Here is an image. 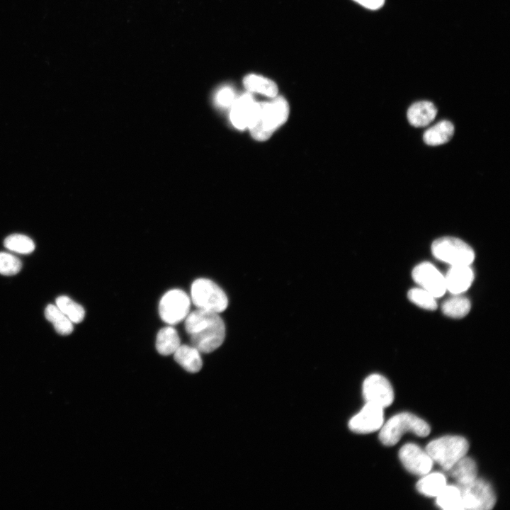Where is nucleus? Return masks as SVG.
<instances>
[{"label": "nucleus", "instance_id": "1", "mask_svg": "<svg viewBox=\"0 0 510 510\" xmlns=\"http://www.w3.org/2000/svg\"><path fill=\"white\" fill-rule=\"evenodd\" d=\"M184 320L191 343L200 352H212L222 344L226 328L220 313L197 309L189 312Z\"/></svg>", "mask_w": 510, "mask_h": 510}, {"label": "nucleus", "instance_id": "2", "mask_svg": "<svg viewBox=\"0 0 510 510\" xmlns=\"http://www.w3.org/2000/svg\"><path fill=\"white\" fill-rule=\"evenodd\" d=\"M289 106L282 96H275L268 102L260 103L257 116L249 128L258 141L268 140L273 132L288 119Z\"/></svg>", "mask_w": 510, "mask_h": 510}, {"label": "nucleus", "instance_id": "3", "mask_svg": "<svg viewBox=\"0 0 510 510\" xmlns=\"http://www.w3.org/2000/svg\"><path fill=\"white\" fill-rule=\"evenodd\" d=\"M379 438L382 444L387 446L396 444L402 436L412 432L418 436L424 437L429 434V425L422 419L408 412L394 415L380 428Z\"/></svg>", "mask_w": 510, "mask_h": 510}, {"label": "nucleus", "instance_id": "4", "mask_svg": "<svg viewBox=\"0 0 510 510\" xmlns=\"http://www.w3.org/2000/svg\"><path fill=\"white\" fill-rule=\"evenodd\" d=\"M468 441L460 436H445L431 441L425 450L443 470H448L458 460L466 455Z\"/></svg>", "mask_w": 510, "mask_h": 510}, {"label": "nucleus", "instance_id": "5", "mask_svg": "<svg viewBox=\"0 0 510 510\" xmlns=\"http://www.w3.org/2000/svg\"><path fill=\"white\" fill-rule=\"evenodd\" d=\"M191 296L197 309L220 313L228 306L226 293L210 279L198 278L193 281L191 288Z\"/></svg>", "mask_w": 510, "mask_h": 510}, {"label": "nucleus", "instance_id": "6", "mask_svg": "<svg viewBox=\"0 0 510 510\" xmlns=\"http://www.w3.org/2000/svg\"><path fill=\"white\" fill-rule=\"evenodd\" d=\"M434 256L440 261L455 265H470L475 259L473 249L460 239L443 237L436 239L431 246Z\"/></svg>", "mask_w": 510, "mask_h": 510}, {"label": "nucleus", "instance_id": "7", "mask_svg": "<svg viewBox=\"0 0 510 510\" xmlns=\"http://www.w3.org/2000/svg\"><path fill=\"white\" fill-rule=\"evenodd\" d=\"M456 485L460 491L463 509L489 510L494 506V492L484 480L476 478L470 483Z\"/></svg>", "mask_w": 510, "mask_h": 510}, {"label": "nucleus", "instance_id": "8", "mask_svg": "<svg viewBox=\"0 0 510 510\" xmlns=\"http://www.w3.org/2000/svg\"><path fill=\"white\" fill-rule=\"evenodd\" d=\"M190 305V298L184 291L179 289L171 290L160 300L159 305L160 317L168 324H176L188 316Z\"/></svg>", "mask_w": 510, "mask_h": 510}, {"label": "nucleus", "instance_id": "9", "mask_svg": "<svg viewBox=\"0 0 510 510\" xmlns=\"http://www.w3.org/2000/svg\"><path fill=\"white\" fill-rule=\"evenodd\" d=\"M363 395L366 402L374 403L383 408L390 406L394 400L391 384L379 374H372L365 379Z\"/></svg>", "mask_w": 510, "mask_h": 510}, {"label": "nucleus", "instance_id": "10", "mask_svg": "<svg viewBox=\"0 0 510 510\" xmlns=\"http://www.w3.org/2000/svg\"><path fill=\"white\" fill-rule=\"evenodd\" d=\"M383 407L366 402L361 410L348 422L351 431L357 434H368L380 429L384 421Z\"/></svg>", "mask_w": 510, "mask_h": 510}, {"label": "nucleus", "instance_id": "11", "mask_svg": "<svg viewBox=\"0 0 510 510\" xmlns=\"http://www.w3.org/2000/svg\"><path fill=\"white\" fill-rule=\"evenodd\" d=\"M260 103L255 101L250 93H245L236 98L231 106L230 120L237 129L249 128L254 122Z\"/></svg>", "mask_w": 510, "mask_h": 510}, {"label": "nucleus", "instance_id": "12", "mask_svg": "<svg viewBox=\"0 0 510 510\" xmlns=\"http://www.w3.org/2000/svg\"><path fill=\"white\" fill-rule=\"evenodd\" d=\"M399 458L405 469L413 475L424 476L433 466V460L426 450L414 443L404 445L399 451Z\"/></svg>", "mask_w": 510, "mask_h": 510}, {"label": "nucleus", "instance_id": "13", "mask_svg": "<svg viewBox=\"0 0 510 510\" xmlns=\"http://www.w3.org/2000/svg\"><path fill=\"white\" fill-rule=\"evenodd\" d=\"M412 278L436 298L441 297L446 291L444 276L429 262L417 265L412 271Z\"/></svg>", "mask_w": 510, "mask_h": 510}, {"label": "nucleus", "instance_id": "14", "mask_svg": "<svg viewBox=\"0 0 510 510\" xmlns=\"http://www.w3.org/2000/svg\"><path fill=\"white\" fill-rule=\"evenodd\" d=\"M446 290L453 295H460L471 285L474 273L470 265L450 266L444 276Z\"/></svg>", "mask_w": 510, "mask_h": 510}, {"label": "nucleus", "instance_id": "15", "mask_svg": "<svg viewBox=\"0 0 510 510\" xmlns=\"http://www.w3.org/2000/svg\"><path fill=\"white\" fill-rule=\"evenodd\" d=\"M437 108L428 101H421L413 103L407 110V119L414 127H425L436 118Z\"/></svg>", "mask_w": 510, "mask_h": 510}, {"label": "nucleus", "instance_id": "16", "mask_svg": "<svg viewBox=\"0 0 510 510\" xmlns=\"http://www.w3.org/2000/svg\"><path fill=\"white\" fill-rule=\"evenodd\" d=\"M200 352L193 346L181 344L174 353L175 361L186 371L195 373L200 370L203 361Z\"/></svg>", "mask_w": 510, "mask_h": 510}, {"label": "nucleus", "instance_id": "17", "mask_svg": "<svg viewBox=\"0 0 510 510\" xmlns=\"http://www.w3.org/2000/svg\"><path fill=\"white\" fill-rule=\"evenodd\" d=\"M449 475L457 484H465L477 478V468L475 461L470 457L463 456L448 470Z\"/></svg>", "mask_w": 510, "mask_h": 510}, {"label": "nucleus", "instance_id": "18", "mask_svg": "<svg viewBox=\"0 0 510 510\" xmlns=\"http://www.w3.org/2000/svg\"><path fill=\"white\" fill-rule=\"evenodd\" d=\"M454 134V126L448 120H441L427 129L423 136L424 142L430 146H438L448 142Z\"/></svg>", "mask_w": 510, "mask_h": 510}, {"label": "nucleus", "instance_id": "19", "mask_svg": "<svg viewBox=\"0 0 510 510\" xmlns=\"http://www.w3.org/2000/svg\"><path fill=\"white\" fill-rule=\"evenodd\" d=\"M180 345L179 336L174 327L168 326L159 331L156 338V348L159 353L163 356L174 354Z\"/></svg>", "mask_w": 510, "mask_h": 510}, {"label": "nucleus", "instance_id": "20", "mask_svg": "<svg viewBox=\"0 0 510 510\" xmlns=\"http://www.w3.org/2000/svg\"><path fill=\"white\" fill-rule=\"evenodd\" d=\"M244 86L250 92L274 98L278 94L276 84L271 79L257 74H249L244 78Z\"/></svg>", "mask_w": 510, "mask_h": 510}, {"label": "nucleus", "instance_id": "21", "mask_svg": "<svg viewBox=\"0 0 510 510\" xmlns=\"http://www.w3.org/2000/svg\"><path fill=\"white\" fill-rule=\"evenodd\" d=\"M446 485V478L441 472L427 473L416 484L417 491L427 497H436Z\"/></svg>", "mask_w": 510, "mask_h": 510}, {"label": "nucleus", "instance_id": "22", "mask_svg": "<svg viewBox=\"0 0 510 510\" xmlns=\"http://www.w3.org/2000/svg\"><path fill=\"white\" fill-rule=\"evenodd\" d=\"M436 504L445 510L463 509L460 491L457 485H446L436 497Z\"/></svg>", "mask_w": 510, "mask_h": 510}, {"label": "nucleus", "instance_id": "23", "mask_svg": "<svg viewBox=\"0 0 510 510\" xmlns=\"http://www.w3.org/2000/svg\"><path fill=\"white\" fill-rule=\"evenodd\" d=\"M46 319L61 335L70 334L74 330L73 322L55 305H48L45 310Z\"/></svg>", "mask_w": 510, "mask_h": 510}, {"label": "nucleus", "instance_id": "24", "mask_svg": "<svg viewBox=\"0 0 510 510\" xmlns=\"http://www.w3.org/2000/svg\"><path fill=\"white\" fill-rule=\"evenodd\" d=\"M470 307V300L460 295H454L446 300L441 305L443 314L453 318L465 317L468 314Z\"/></svg>", "mask_w": 510, "mask_h": 510}, {"label": "nucleus", "instance_id": "25", "mask_svg": "<svg viewBox=\"0 0 510 510\" xmlns=\"http://www.w3.org/2000/svg\"><path fill=\"white\" fill-rule=\"evenodd\" d=\"M57 307L73 322H81L85 316V310L81 305L75 302L69 297L62 295L56 299Z\"/></svg>", "mask_w": 510, "mask_h": 510}, {"label": "nucleus", "instance_id": "26", "mask_svg": "<svg viewBox=\"0 0 510 510\" xmlns=\"http://www.w3.org/2000/svg\"><path fill=\"white\" fill-rule=\"evenodd\" d=\"M4 246L10 251L19 254H30L35 249L34 242L30 237L21 234L8 236L4 239Z\"/></svg>", "mask_w": 510, "mask_h": 510}, {"label": "nucleus", "instance_id": "27", "mask_svg": "<svg viewBox=\"0 0 510 510\" xmlns=\"http://www.w3.org/2000/svg\"><path fill=\"white\" fill-rule=\"evenodd\" d=\"M408 298L413 303L425 310H434L437 308L436 298L422 288L411 289Z\"/></svg>", "mask_w": 510, "mask_h": 510}, {"label": "nucleus", "instance_id": "28", "mask_svg": "<svg viewBox=\"0 0 510 510\" xmlns=\"http://www.w3.org/2000/svg\"><path fill=\"white\" fill-rule=\"evenodd\" d=\"M22 264L16 256L6 252H0V274L13 276L21 269Z\"/></svg>", "mask_w": 510, "mask_h": 510}, {"label": "nucleus", "instance_id": "29", "mask_svg": "<svg viewBox=\"0 0 510 510\" xmlns=\"http://www.w3.org/2000/svg\"><path fill=\"white\" fill-rule=\"evenodd\" d=\"M235 93L230 86L222 87L216 94V103L221 107H230L235 101Z\"/></svg>", "mask_w": 510, "mask_h": 510}, {"label": "nucleus", "instance_id": "30", "mask_svg": "<svg viewBox=\"0 0 510 510\" xmlns=\"http://www.w3.org/2000/svg\"><path fill=\"white\" fill-rule=\"evenodd\" d=\"M361 6L371 9L375 10L380 8L385 2V0H354Z\"/></svg>", "mask_w": 510, "mask_h": 510}]
</instances>
